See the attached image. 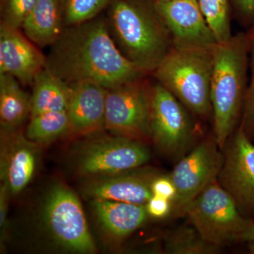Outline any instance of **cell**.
<instances>
[{
	"label": "cell",
	"mask_w": 254,
	"mask_h": 254,
	"mask_svg": "<svg viewBox=\"0 0 254 254\" xmlns=\"http://www.w3.org/2000/svg\"><path fill=\"white\" fill-rule=\"evenodd\" d=\"M164 249L165 253L170 254H215L221 250L205 240L190 222L167 234Z\"/></svg>",
	"instance_id": "obj_21"
},
{
	"label": "cell",
	"mask_w": 254,
	"mask_h": 254,
	"mask_svg": "<svg viewBox=\"0 0 254 254\" xmlns=\"http://www.w3.org/2000/svg\"><path fill=\"white\" fill-rule=\"evenodd\" d=\"M185 216L205 240L220 248L240 241L254 221L241 213L217 180L192 201Z\"/></svg>",
	"instance_id": "obj_5"
},
{
	"label": "cell",
	"mask_w": 254,
	"mask_h": 254,
	"mask_svg": "<svg viewBox=\"0 0 254 254\" xmlns=\"http://www.w3.org/2000/svg\"><path fill=\"white\" fill-rule=\"evenodd\" d=\"M67 106L70 131L89 135L105 128L108 89L91 82L69 83Z\"/></svg>",
	"instance_id": "obj_15"
},
{
	"label": "cell",
	"mask_w": 254,
	"mask_h": 254,
	"mask_svg": "<svg viewBox=\"0 0 254 254\" xmlns=\"http://www.w3.org/2000/svg\"><path fill=\"white\" fill-rule=\"evenodd\" d=\"M150 138L173 159H181L192 148L194 123L176 97L156 81L150 88Z\"/></svg>",
	"instance_id": "obj_6"
},
{
	"label": "cell",
	"mask_w": 254,
	"mask_h": 254,
	"mask_svg": "<svg viewBox=\"0 0 254 254\" xmlns=\"http://www.w3.org/2000/svg\"><path fill=\"white\" fill-rule=\"evenodd\" d=\"M65 27L64 0H38L21 29L34 44L43 48L53 46Z\"/></svg>",
	"instance_id": "obj_18"
},
{
	"label": "cell",
	"mask_w": 254,
	"mask_h": 254,
	"mask_svg": "<svg viewBox=\"0 0 254 254\" xmlns=\"http://www.w3.org/2000/svg\"><path fill=\"white\" fill-rule=\"evenodd\" d=\"M21 30L0 22V74L11 75L28 86L46 68V56Z\"/></svg>",
	"instance_id": "obj_13"
},
{
	"label": "cell",
	"mask_w": 254,
	"mask_h": 254,
	"mask_svg": "<svg viewBox=\"0 0 254 254\" xmlns=\"http://www.w3.org/2000/svg\"><path fill=\"white\" fill-rule=\"evenodd\" d=\"M153 195L166 198L173 202L176 195V188L170 175H159L151 185Z\"/></svg>",
	"instance_id": "obj_27"
},
{
	"label": "cell",
	"mask_w": 254,
	"mask_h": 254,
	"mask_svg": "<svg viewBox=\"0 0 254 254\" xmlns=\"http://www.w3.org/2000/svg\"><path fill=\"white\" fill-rule=\"evenodd\" d=\"M254 241V220L250 227L240 237V242H249Z\"/></svg>",
	"instance_id": "obj_30"
},
{
	"label": "cell",
	"mask_w": 254,
	"mask_h": 254,
	"mask_svg": "<svg viewBox=\"0 0 254 254\" xmlns=\"http://www.w3.org/2000/svg\"><path fill=\"white\" fill-rule=\"evenodd\" d=\"M70 131L66 110L48 112L31 117L26 136L33 143H48Z\"/></svg>",
	"instance_id": "obj_22"
},
{
	"label": "cell",
	"mask_w": 254,
	"mask_h": 254,
	"mask_svg": "<svg viewBox=\"0 0 254 254\" xmlns=\"http://www.w3.org/2000/svg\"><path fill=\"white\" fill-rule=\"evenodd\" d=\"M247 33H239L214 50L210 83L213 136L220 149L240 127L250 79Z\"/></svg>",
	"instance_id": "obj_3"
},
{
	"label": "cell",
	"mask_w": 254,
	"mask_h": 254,
	"mask_svg": "<svg viewBox=\"0 0 254 254\" xmlns=\"http://www.w3.org/2000/svg\"><path fill=\"white\" fill-rule=\"evenodd\" d=\"M155 2H164V1H173V0H153Z\"/></svg>",
	"instance_id": "obj_32"
},
{
	"label": "cell",
	"mask_w": 254,
	"mask_h": 254,
	"mask_svg": "<svg viewBox=\"0 0 254 254\" xmlns=\"http://www.w3.org/2000/svg\"><path fill=\"white\" fill-rule=\"evenodd\" d=\"M144 78L108 89L105 128L115 135L143 142L151 140L150 86Z\"/></svg>",
	"instance_id": "obj_10"
},
{
	"label": "cell",
	"mask_w": 254,
	"mask_h": 254,
	"mask_svg": "<svg viewBox=\"0 0 254 254\" xmlns=\"http://www.w3.org/2000/svg\"><path fill=\"white\" fill-rule=\"evenodd\" d=\"M43 220L50 237L64 250L79 254L96 250L81 202L64 185L50 189L43 205Z\"/></svg>",
	"instance_id": "obj_7"
},
{
	"label": "cell",
	"mask_w": 254,
	"mask_h": 254,
	"mask_svg": "<svg viewBox=\"0 0 254 254\" xmlns=\"http://www.w3.org/2000/svg\"><path fill=\"white\" fill-rule=\"evenodd\" d=\"M159 175L155 170L137 168L95 180L87 185L84 191L92 200L145 205L153 196L152 183Z\"/></svg>",
	"instance_id": "obj_14"
},
{
	"label": "cell",
	"mask_w": 254,
	"mask_h": 254,
	"mask_svg": "<svg viewBox=\"0 0 254 254\" xmlns=\"http://www.w3.org/2000/svg\"><path fill=\"white\" fill-rule=\"evenodd\" d=\"M47 69L68 83L91 82L107 89L147 74L127 60L110 36L106 18L66 26L46 56Z\"/></svg>",
	"instance_id": "obj_1"
},
{
	"label": "cell",
	"mask_w": 254,
	"mask_h": 254,
	"mask_svg": "<svg viewBox=\"0 0 254 254\" xmlns=\"http://www.w3.org/2000/svg\"><path fill=\"white\" fill-rule=\"evenodd\" d=\"M214 50L174 48L151 74L190 113L201 118L212 115Z\"/></svg>",
	"instance_id": "obj_4"
},
{
	"label": "cell",
	"mask_w": 254,
	"mask_h": 254,
	"mask_svg": "<svg viewBox=\"0 0 254 254\" xmlns=\"http://www.w3.org/2000/svg\"><path fill=\"white\" fill-rule=\"evenodd\" d=\"M218 183L247 218L254 220V145L239 127L224 147Z\"/></svg>",
	"instance_id": "obj_11"
},
{
	"label": "cell",
	"mask_w": 254,
	"mask_h": 254,
	"mask_svg": "<svg viewBox=\"0 0 254 254\" xmlns=\"http://www.w3.org/2000/svg\"><path fill=\"white\" fill-rule=\"evenodd\" d=\"M31 95V117L67 109L70 85L45 68L37 74Z\"/></svg>",
	"instance_id": "obj_20"
},
{
	"label": "cell",
	"mask_w": 254,
	"mask_h": 254,
	"mask_svg": "<svg viewBox=\"0 0 254 254\" xmlns=\"http://www.w3.org/2000/svg\"><path fill=\"white\" fill-rule=\"evenodd\" d=\"M92 206L100 225L117 240L130 236L149 218L145 205L96 199Z\"/></svg>",
	"instance_id": "obj_17"
},
{
	"label": "cell",
	"mask_w": 254,
	"mask_h": 254,
	"mask_svg": "<svg viewBox=\"0 0 254 254\" xmlns=\"http://www.w3.org/2000/svg\"><path fill=\"white\" fill-rule=\"evenodd\" d=\"M145 208L150 218L163 219L171 216L172 202L162 197L153 195Z\"/></svg>",
	"instance_id": "obj_28"
},
{
	"label": "cell",
	"mask_w": 254,
	"mask_h": 254,
	"mask_svg": "<svg viewBox=\"0 0 254 254\" xmlns=\"http://www.w3.org/2000/svg\"><path fill=\"white\" fill-rule=\"evenodd\" d=\"M11 194L6 184L1 185L0 190V227L4 229L6 224V211H7V200L9 195Z\"/></svg>",
	"instance_id": "obj_29"
},
{
	"label": "cell",
	"mask_w": 254,
	"mask_h": 254,
	"mask_svg": "<svg viewBox=\"0 0 254 254\" xmlns=\"http://www.w3.org/2000/svg\"><path fill=\"white\" fill-rule=\"evenodd\" d=\"M248 244V250L250 254H254V241L247 242Z\"/></svg>",
	"instance_id": "obj_31"
},
{
	"label": "cell",
	"mask_w": 254,
	"mask_h": 254,
	"mask_svg": "<svg viewBox=\"0 0 254 254\" xmlns=\"http://www.w3.org/2000/svg\"><path fill=\"white\" fill-rule=\"evenodd\" d=\"M105 18L120 53L145 74L154 72L174 48L153 0H117Z\"/></svg>",
	"instance_id": "obj_2"
},
{
	"label": "cell",
	"mask_w": 254,
	"mask_h": 254,
	"mask_svg": "<svg viewBox=\"0 0 254 254\" xmlns=\"http://www.w3.org/2000/svg\"><path fill=\"white\" fill-rule=\"evenodd\" d=\"M38 0H1V22L12 27L21 28L23 22Z\"/></svg>",
	"instance_id": "obj_26"
},
{
	"label": "cell",
	"mask_w": 254,
	"mask_h": 254,
	"mask_svg": "<svg viewBox=\"0 0 254 254\" xmlns=\"http://www.w3.org/2000/svg\"><path fill=\"white\" fill-rule=\"evenodd\" d=\"M223 154L214 136L193 146L169 175L176 188L172 218L185 216L189 205L218 178Z\"/></svg>",
	"instance_id": "obj_8"
},
{
	"label": "cell",
	"mask_w": 254,
	"mask_h": 254,
	"mask_svg": "<svg viewBox=\"0 0 254 254\" xmlns=\"http://www.w3.org/2000/svg\"><path fill=\"white\" fill-rule=\"evenodd\" d=\"M117 0H64L65 26L98 17Z\"/></svg>",
	"instance_id": "obj_24"
},
{
	"label": "cell",
	"mask_w": 254,
	"mask_h": 254,
	"mask_svg": "<svg viewBox=\"0 0 254 254\" xmlns=\"http://www.w3.org/2000/svg\"><path fill=\"white\" fill-rule=\"evenodd\" d=\"M76 158V168L82 175L107 177L141 168L150 154L144 142L115 135L87 142Z\"/></svg>",
	"instance_id": "obj_9"
},
{
	"label": "cell",
	"mask_w": 254,
	"mask_h": 254,
	"mask_svg": "<svg viewBox=\"0 0 254 254\" xmlns=\"http://www.w3.org/2000/svg\"><path fill=\"white\" fill-rule=\"evenodd\" d=\"M250 56V79L245 108L240 126L247 137L254 141V23L247 33Z\"/></svg>",
	"instance_id": "obj_25"
},
{
	"label": "cell",
	"mask_w": 254,
	"mask_h": 254,
	"mask_svg": "<svg viewBox=\"0 0 254 254\" xmlns=\"http://www.w3.org/2000/svg\"><path fill=\"white\" fill-rule=\"evenodd\" d=\"M154 4L170 33L174 48L213 49L218 44L197 0L154 1Z\"/></svg>",
	"instance_id": "obj_12"
},
{
	"label": "cell",
	"mask_w": 254,
	"mask_h": 254,
	"mask_svg": "<svg viewBox=\"0 0 254 254\" xmlns=\"http://www.w3.org/2000/svg\"><path fill=\"white\" fill-rule=\"evenodd\" d=\"M14 76L0 74V123L1 129L13 131L31 116V98Z\"/></svg>",
	"instance_id": "obj_19"
},
{
	"label": "cell",
	"mask_w": 254,
	"mask_h": 254,
	"mask_svg": "<svg viewBox=\"0 0 254 254\" xmlns=\"http://www.w3.org/2000/svg\"><path fill=\"white\" fill-rule=\"evenodd\" d=\"M202 13L218 43L232 38L231 16L229 0H197Z\"/></svg>",
	"instance_id": "obj_23"
},
{
	"label": "cell",
	"mask_w": 254,
	"mask_h": 254,
	"mask_svg": "<svg viewBox=\"0 0 254 254\" xmlns=\"http://www.w3.org/2000/svg\"><path fill=\"white\" fill-rule=\"evenodd\" d=\"M6 139L1 150V178L10 193L18 194L31 181L37 167V150L33 142L21 133L4 131Z\"/></svg>",
	"instance_id": "obj_16"
}]
</instances>
